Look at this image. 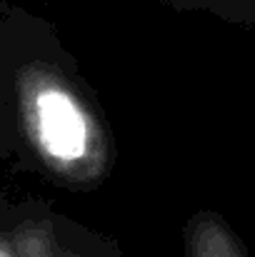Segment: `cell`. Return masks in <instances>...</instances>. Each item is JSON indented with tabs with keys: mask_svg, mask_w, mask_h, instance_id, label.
<instances>
[{
	"mask_svg": "<svg viewBox=\"0 0 255 257\" xmlns=\"http://www.w3.org/2000/svg\"><path fill=\"white\" fill-rule=\"evenodd\" d=\"M35 120L38 138L45 153L58 160H78L83 158L88 145V127L80 107L63 90H43L35 97Z\"/></svg>",
	"mask_w": 255,
	"mask_h": 257,
	"instance_id": "6da1fadb",
	"label": "cell"
},
{
	"mask_svg": "<svg viewBox=\"0 0 255 257\" xmlns=\"http://www.w3.org/2000/svg\"><path fill=\"white\" fill-rule=\"evenodd\" d=\"M200 252H203V257H243L240 247L233 242V237L220 225H210L205 230Z\"/></svg>",
	"mask_w": 255,
	"mask_h": 257,
	"instance_id": "7a4b0ae2",
	"label": "cell"
},
{
	"mask_svg": "<svg viewBox=\"0 0 255 257\" xmlns=\"http://www.w3.org/2000/svg\"><path fill=\"white\" fill-rule=\"evenodd\" d=\"M0 257H10V255H8V252H5V250H0Z\"/></svg>",
	"mask_w": 255,
	"mask_h": 257,
	"instance_id": "3957f363",
	"label": "cell"
},
{
	"mask_svg": "<svg viewBox=\"0 0 255 257\" xmlns=\"http://www.w3.org/2000/svg\"><path fill=\"white\" fill-rule=\"evenodd\" d=\"M245 3H253V8H255V0H245Z\"/></svg>",
	"mask_w": 255,
	"mask_h": 257,
	"instance_id": "277c9868",
	"label": "cell"
}]
</instances>
